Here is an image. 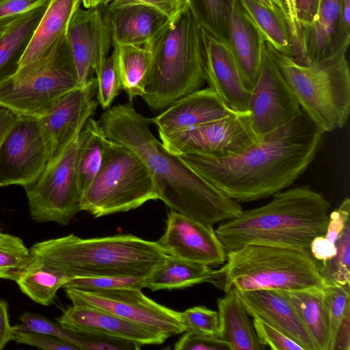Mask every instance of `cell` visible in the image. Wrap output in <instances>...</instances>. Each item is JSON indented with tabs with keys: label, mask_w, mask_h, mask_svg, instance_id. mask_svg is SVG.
<instances>
[{
	"label": "cell",
	"mask_w": 350,
	"mask_h": 350,
	"mask_svg": "<svg viewBox=\"0 0 350 350\" xmlns=\"http://www.w3.org/2000/svg\"><path fill=\"white\" fill-rule=\"evenodd\" d=\"M49 161L38 119L16 116L0 146L2 186L25 187L35 182Z\"/></svg>",
	"instance_id": "14"
},
{
	"label": "cell",
	"mask_w": 350,
	"mask_h": 350,
	"mask_svg": "<svg viewBox=\"0 0 350 350\" xmlns=\"http://www.w3.org/2000/svg\"><path fill=\"white\" fill-rule=\"evenodd\" d=\"M108 140L98 120L88 118L79 134L76 159L77 180L81 196L101 166Z\"/></svg>",
	"instance_id": "31"
},
{
	"label": "cell",
	"mask_w": 350,
	"mask_h": 350,
	"mask_svg": "<svg viewBox=\"0 0 350 350\" xmlns=\"http://www.w3.org/2000/svg\"><path fill=\"white\" fill-rule=\"evenodd\" d=\"M266 204L219 223L215 230L226 252L247 244L278 245L310 250L323 236L329 202L308 185L275 193Z\"/></svg>",
	"instance_id": "4"
},
{
	"label": "cell",
	"mask_w": 350,
	"mask_h": 350,
	"mask_svg": "<svg viewBox=\"0 0 350 350\" xmlns=\"http://www.w3.org/2000/svg\"><path fill=\"white\" fill-rule=\"evenodd\" d=\"M29 266L64 282L79 277L147 276L165 260L157 241L132 234L82 239L72 234L35 243Z\"/></svg>",
	"instance_id": "3"
},
{
	"label": "cell",
	"mask_w": 350,
	"mask_h": 350,
	"mask_svg": "<svg viewBox=\"0 0 350 350\" xmlns=\"http://www.w3.org/2000/svg\"><path fill=\"white\" fill-rule=\"evenodd\" d=\"M73 305L105 310L122 319L151 329L167 338L186 332L182 312L161 305L138 288L107 291L64 288Z\"/></svg>",
	"instance_id": "11"
},
{
	"label": "cell",
	"mask_w": 350,
	"mask_h": 350,
	"mask_svg": "<svg viewBox=\"0 0 350 350\" xmlns=\"http://www.w3.org/2000/svg\"><path fill=\"white\" fill-rule=\"evenodd\" d=\"M5 233L2 232L0 230V241L5 236Z\"/></svg>",
	"instance_id": "54"
},
{
	"label": "cell",
	"mask_w": 350,
	"mask_h": 350,
	"mask_svg": "<svg viewBox=\"0 0 350 350\" xmlns=\"http://www.w3.org/2000/svg\"><path fill=\"white\" fill-rule=\"evenodd\" d=\"M266 46L301 110L321 133L342 129L350 110V71L345 55L325 63L302 64Z\"/></svg>",
	"instance_id": "7"
},
{
	"label": "cell",
	"mask_w": 350,
	"mask_h": 350,
	"mask_svg": "<svg viewBox=\"0 0 350 350\" xmlns=\"http://www.w3.org/2000/svg\"><path fill=\"white\" fill-rule=\"evenodd\" d=\"M295 1L301 29L311 26L316 21L320 0H295Z\"/></svg>",
	"instance_id": "46"
},
{
	"label": "cell",
	"mask_w": 350,
	"mask_h": 350,
	"mask_svg": "<svg viewBox=\"0 0 350 350\" xmlns=\"http://www.w3.org/2000/svg\"><path fill=\"white\" fill-rule=\"evenodd\" d=\"M29 250L18 237L6 234L0 241V279L16 282L27 268Z\"/></svg>",
	"instance_id": "35"
},
{
	"label": "cell",
	"mask_w": 350,
	"mask_h": 350,
	"mask_svg": "<svg viewBox=\"0 0 350 350\" xmlns=\"http://www.w3.org/2000/svg\"><path fill=\"white\" fill-rule=\"evenodd\" d=\"M258 1H260V3H262V4H264L265 5L270 8L271 9L279 12L277 10L276 8L275 7L272 0H258Z\"/></svg>",
	"instance_id": "53"
},
{
	"label": "cell",
	"mask_w": 350,
	"mask_h": 350,
	"mask_svg": "<svg viewBox=\"0 0 350 350\" xmlns=\"http://www.w3.org/2000/svg\"><path fill=\"white\" fill-rule=\"evenodd\" d=\"M105 0H81V3L85 9H89L103 5Z\"/></svg>",
	"instance_id": "52"
},
{
	"label": "cell",
	"mask_w": 350,
	"mask_h": 350,
	"mask_svg": "<svg viewBox=\"0 0 350 350\" xmlns=\"http://www.w3.org/2000/svg\"><path fill=\"white\" fill-rule=\"evenodd\" d=\"M159 135L165 148L178 156L189 153L224 157L260 140L252 128L249 112H234L191 129Z\"/></svg>",
	"instance_id": "12"
},
{
	"label": "cell",
	"mask_w": 350,
	"mask_h": 350,
	"mask_svg": "<svg viewBox=\"0 0 350 350\" xmlns=\"http://www.w3.org/2000/svg\"><path fill=\"white\" fill-rule=\"evenodd\" d=\"M151 44L154 63L142 98L150 109L164 110L205 82L201 27L189 8Z\"/></svg>",
	"instance_id": "6"
},
{
	"label": "cell",
	"mask_w": 350,
	"mask_h": 350,
	"mask_svg": "<svg viewBox=\"0 0 350 350\" xmlns=\"http://www.w3.org/2000/svg\"><path fill=\"white\" fill-rule=\"evenodd\" d=\"M105 7L113 45L151 44L171 21L142 5Z\"/></svg>",
	"instance_id": "24"
},
{
	"label": "cell",
	"mask_w": 350,
	"mask_h": 350,
	"mask_svg": "<svg viewBox=\"0 0 350 350\" xmlns=\"http://www.w3.org/2000/svg\"><path fill=\"white\" fill-rule=\"evenodd\" d=\"M281 292L293 305L309 334L315 350H330V317L323 293Z\"/></svg>",
	"instance_id": "29"
},
{
	"label": "cell",
	"mask_w": 350,
	"mask_h": 350,
	"mask_svg": "<svg viewBox=\"0 0 350 350\" xmlns=\"http://www.w3.org/2000/svg\"><path fill=\"white\" fill-rule=\"evenodd\" d=\"M49 1L28 11L0 31V84L18 70L20 62Z\"/></svg>",
	"instance_id": "26"
},
{
	"label": "cell",
	"mask_w": 350,
	"mask_h": 350,
	"mask_svg": "<svg viewBox=\"0 0 350 350\" xmlns=\"http://www.w3.org/2000/svg\"><path fill=\"white\" fill-rule=\"evenodd\" d=\"M98 122L109 139L129 147L144 161L153 176L159 200L170 210L211 226L243 211L239 202L170 152L151 132L152 118L137 112L133 103L107 109Z\"/></svg>",
	"instance_id": "2"
},
{
	"label": "cell",
	"mask_w": 350,
	"mask_h": 350,
	"mask_svg": "<svg viewBox=\"0 0 350 350\" xmlns=\"http://www.w3.org/2000/svg\"><path fill=\"white\" fill-rule=\"evenodd\" d=\"M80 86L66 32L45 55L19 68L0 84V106L16 116L39 118Z\"/></svg>",
	"instance_id": "8"
},
{
	"label": "cell",
	"mask_w": 350,
	"mask_h": 350,
	"mask_svg": "<svg viewBox=\"0 0 350 350\" xmlns=\"http://www.w3.org/2000/svg\"><path fill=\"white\" fill-rule=\"evenodd\" d=\"M66 37L78 79L83 85L98 74L113 46L105 5L79 8L68 24Z\"/></svg>",
	"instance_id": "15"
},
{
	"label": "cell",
	"mask_w": 350,
	"mask_h": 350,
	"mask_svg": "<svg viewBox=\"0 0 350 350\" xmlns=\"http://www.w3.org/2000/svg\"><path fill=\"white\" fill-rule=\"evenodd\" d=\"M81 0H50L31 40L20 62L19 68L45 55L66 32L68 24Z\"/></svg>",
	"instance_id": "27"
},
{
	"label": "cell",
	"mask_w": 350,
	"mask_h": 350,
	"mask_svg": "<svg viewBox=\"0 0 350 350\" xmlns=\"http://www.w3.org/2000/svg\"><path fill=\"white\" fill-rule=\"evenodd\" d=\"M146 276L103 275L79 277L70 280L62 287L83 291H107L122 288H145Z\"/></svg>",
	"instance_id": "37"
},
{
	"label": "cell",
	"mask_w": 350,
	"mask_h": 350,
	"mask_svg": "<svg viewBox=\"0 0 350 350\" xmlns=\"http://www.w3.org/2000/svg\"><path fill=\"white\" fill-rule=\"evenodd\" d=\"M238 1L265 43L278 52L295 59L294 43L284 18L258 0Z\"/></svg>",
	"instance_id": "32"
},
{
	"label": "cell",
	"mask_w": 350,
	"mask_h": 350,
	"mask_svg": "<svg viewBox=\"0 0 350 350\" xmlns=\"http://www.w3.org/2000/svg\"><path fill=\"white\" fill-rule=\"evenodd\" d=\"M122 90L129 102L136 96L143 97L154 63L152 44H114Z\"/></svg>",
	"instance_id": "28"
},
{
	"label": "cell",
	"mask_w": 350,
	"mask_h": 350,
	"mask_svg": "<svg viewBox=\"0 0 350 350\" xmlns=\"http://www.w3.org/2000/svg\"><path fill=\"white\" fill-rule=\"evenodd\" d=\"M350 349V306H349L338 327L332 350Z\"/></svg>",
	"instance_id": "48"
},
{
	"label": "cell",
	"mask_w": 350,
	"mask_h": 350,
	"mask_svg": "<svg viewBox=\"0 0 350 350\" xmlns=\"http://www.w3.org/2000/svg\"><path fill=\"white\" fill-rule=\"evenodd\" d=\"M275 7L286 20L291 31L295 33L300 29L295 0H272Z\"/></svg>",
	"instance_id": "47"
},
{
	"label": "cell",
	"mask_w": 350,
	"mask_h": 350,
	"mask_svg": "<svg viewBox=\"0 0 350 350\" xmlns=\"http://www.w3.org/2000/svg\"><path fill=\"white\" fill-rule=\"evenodd\" d=\"M16 118V116L10 109L0 106V146Z\"/></svg>",
	"instance_id": "50"
},
{
	"label": "cell",
	"mask_w": 350,
	"mask_h": 350,
	"mask_svg": "<svg viewBox=\"0 0 350 350\" xmlns=\"http://www.w3.org/2000/svg\"><path fill=\"white\" fill-rule=\"evenodd\" d=\"M134 4L150 8L171 21L178 18L189 7L187 0H105L103 5L120 7Z\"/></svg>",
	"instance_id": "42"
},
{
	"label": "cell",
	"mask_w": 350,
	"mask_h": 350,
	"mask_svg": "<svg viewBox=\"0 0 350 350\" xmlns=\"http://www.w3.org/2000/svg\"><path fill=\"white\" fill-rule=\"evenodd\" d=\"M169 256L209 267L224 264L226 251L213 226L174 211L167 215L166 228L157 241Z\"/></svg>",
	"instance_id": "17"
},
{
	"label": "cell",
	"mask_w": 350,
	"mask_h": 350,
	"mask_svg": "<svg viewBox=\"0 0 350 350\" xmlns=\"http://www.w3.org/2000/svg\"><path fill=\"white\" fill-rule=\"evenodd\" d=\"M155 200L157 188L147 165L129 147L109 139L101 166L81 196V211L99 217Z\"/></svg>",
	"instance_id": "9"
},
{
	"label": "cell",
	"mask_w": 350,
	"mask_h": 350,
	"mask_svg": "<svg viewBox=\"0 0 350 350\" xmlns=\"http://www.w3.org/2000/svg\"><path fill=\"white\" fill-rule=\"evenodd\" d=\"M12 340L18 344L29 345L45 350H79L76 346L60 338L25 329L19 324L12 326Z\"/></svg>",
	"instance_id": "41"
},
{
	"label": "cell",
	"mask_w": 350,
	"mask_h": 350,
	"mask_svg": "<svg viewBox=\"0 0 350 350\" xmlns=\"http://www.w3.org/2000/svg\"><path fill=\"white\" fill-rule=\"evenodd\" d=\"M48 0H0V31L28 11Z\"/></svg>",
	"instance_id": "45"
},
{
	"label": "cell",
	"mask_w": 350,
	"mask_h": 350,
	"mask_svg": "<svg viewBox=\"0 0 350 350\" xmlns=\"http://www.w3.org/2000/svg\"><path fill=\"white\" fill-rule=\"evenodd\" d=\"M253 325L262 344L273 350H304L297 342L265 322L253 318Z\"/></svg>",
	"instance_id": "43"
},
{
	"label": "cell",
	"mask_w": 350,
	"mask_h": 350,
	"mask_svg": "<svg viewBox=\"0 0 350 350\" xmlns=\"http://www.w3.org/2000/svg\"><path fill=\"white\" fill-rule=\"evenodd\" d=\"M350 286L329 284L323 293L327 304L331 326V347L332 350L338 327L350 306Z\"/></svg>",
	"instance_id": "40"
},
{
	"label": "cell",
	"mask_w": 350,
	"mask_h": 350,
	"mask_svg": "<svg viewBox=\"0 0 350 350\" xmlns=\"http://www.w3.org/2000/svg\"><path fill=\"white\" fill-rule=\"evenodd\" d=\"M8 308L7 302L0 299V350L12 340V326L9 321Z\"/></svg>",
	"instance_id": "49"
},
{
	"label": "cell",
	"mask_w": 350,
	"mask_h": 350,
	"mask_svg": "<svg viewBox=\"0 0 350 350\" xmlns=\"http://www.w3.org/2000/svg\"><path fill=\"white\" fill-rule=\"evenodd\" d=\"M19 320L21 321L19 325L25 329L57 337L76 346L79 349H132V345L130 342L75 332L62 327L57 322L51 321L45 317L31 312L23 313Z\"/></svg>",
	"instance_id": "33"
},
{
	"label": "cell",
	"mask_w": 350,
	"mask_h": 350,
	"mask_svg": "<svg viewBox=\"0 0 350 350\" xmlns=\"http://www.w3.org/2000/svg\"><path fill=\"white\" fill-rule=\"evenodd\" d=\"M78 137L79 135L59 157L47 163L35 182L24 187L35 221L66 226L81 211L76 174Z\"/></svg>",
	"instance_id": "10"
},
{
	"label": "cell",
	"mask_w": 350,
	"mask_h": 350,
	"mask_svg": "<svg viewBox=\"0 0 350 350\" xmlns=\"http://www.w3.org/2000/svg\"><path fill=\"white\" fill-rule=\"evenodd\" d=\"M219 338L230 350H264L267 349L254 329L237 291L232 289L217 299Z\"/></svg>",
	"instance_id": "25"
},
{
	"label": "cell",
	"mask_w": 350,
	"mask_h": 350,
	"mask_svg": "<svg viewBox=\"0 0 350 350\" xmlns=\"http://www.w3.org/2000/svg\"><path fill=\"white\" fill-rule=\"evenodd\" d=\"M234 112L217 93L208 87L178 99L152 118L159 133L191 129L224 118Z\"/></svg>",
	"instance_id": "21"
},
{
	"label": "cell",
	"mask_w": 350,
	"mask_h": 350,
	"mask_svg": "<svg viewBox=\"0 0 350 350\" xmlns=\"http://www.w3.org/2000/svg\"><path fill=\"white\" fill-rule=\"evenodd\" d=\"M230 0H187L200 27L216 38L228 43Z\"/></svg>",
	"instance_id": "34"
},
{
	"label": "cell",
	"mask_w": 350,
	"mask_h": 350,
	"mask_svg": "<svg viewBox=\"0 0 350 350\" xmlns=\"http://www.w3.org/2000/svg\"><path fill=\"white\" fill-rule=\"evenodd\" d=\"M176 350H230L228 345L219 337L201 336L189 332L183 333L174 344Z\"/></svg>",
	"instance_id": "44"
},
{
	"label": "cell",
	"mask_w": 350,
	"mask_h": 350,
	"mask_svg": "<svg viewBox=\"0 0 350 350\" xmlns=\"http://www.w3.org/2000/svg\"><path fill=\"white\" fill-rule=\"evenodd\" d=\"M0 187H2V185H1V183H0Z\"/></svg>",
	"instance_id": "55"
},
{
	"label": "cell",
	"mask_w": 350,
	"mask_h": 350,
	"mask_svg": "<svg viewBox=\"0 0 350 350\" xmlns=\"http://www.w3.org/2000/svg\"><path fill=\"white\" fill-rule=\"evenodd\" d=\"M216 269L167 255L165 262L145 278V288L152 291L184 288L210 282Z\"/></svg>",
	"instance_id": "30"
},
{
	"label": "cell",
	"mask_w": 350,
	"mask_h": 350,
	"mask_svg": "<svg viewBox=\"0 0 350 350\" xmlns=\"http://www.w3.org/2000/svg\"><path fill=\"white\" fill-rule=\"evenodd\" d=\"M228 44L250 92L259 75L265 42L238 0L229 1Z\"/></svg>",
	"instance_id": "23"
},
{
	"label": "cell",
	"mask_w": 350,
	"mask_h": 350,
	"mask_svg": "<svg viewBox=\"0 0 350 350\" xmlns=\"http://www.w3.org/2000/svg\"><path fill=\"white\" fill-rule=\"evenodd\" d=\"M237 293L250 317L277 329L304 350H315L312 340L293 305L281 291L260 289L237 291Z\"/></svg>",
	"instance_id": "22"
},
{
	"label": "cell",
	"mask_w": 350,
	"mask_h": 350,
	"mask_svg": "<svg viewBox=\"0 0 350 350\" xmlns=\"http://www.w3.org/2000/svg\"><path fill=\"white\" fill-rule=\"evenodd\" d=\"M301 111L265 44L259 75L250 91L248 111L254 133L260 139L293 120Z\"/></svg>",
	"instance_id": "13"
},
{
	"label": "cell",
	"mask_w": 350,
	"mask_h": 350,
	"mask_svg": "<svg viewBox=\"0 0 350 350\" xmlns=\"http://www.w3.org/2000/svg\"><path fill=\"white\" fill-rule=\"evenodd\" d=\"M96 77L97 79L96 100L103 109H107L110 107L116 97L122 90L116 54L113 50L106 59Z\"/></svg>",
	"instance_id": "38"
},
{
	"label": "cell",
	"mask_w": 350,
	"mask_h": 350,
	"mask_svg": "<svg viewBox=\"0 0 350 350\" xmlns=\"http://www.w3.org/2000/svg\"><path fill=\"white\" fill-rule=\"evenodd\" d=\"M350 33L342 21V0H320L314 23L300 36L301 64H321L346 55Z\"/></svg>",
	"instance_id": "20"
},
{
	"label": "cell",
	"mask_w": 350,
	"mask_h": 350,
	"mask_svg": "<svg viewBox=\"0 0 350 350\" xmlns=\"http://www.w3.org/2000/svg\"><path fill=\"white\" fill-rule=\"evenodd\" d=\"M204 79L226 105L237 112H249L245 88L233 53L226 42L201 28Z\"/></svg>",
	"instance_id": "19"
},
{
	"label": "cell",
	"mask_w": 350,
	"mask_h": 350,
	"mask_svg": "<svg viewBox=\"0 0 350 350\" xmlns=\"http://www.w3.org/2000/svg\"><path fill=\"white\" fill-rule=\"evenodd\" d=\"M322 135L301 111L291 122L237 154L179 157L229 198L252 202L271 196L295 182L314 160Z\"/></svg>",
	"instance_id": "1"
},
{
	"label": "cell",
	"mask_w": 350,
	"mask_h": 350,
	"mask_svg": "<svg viewBox=\"0 0 350 350\" xmlns=\"http://www.w3.org/2000/svg\"><path fill=\"white\" fill-rule=\"evenodd\" d=\"M336 246V254L324 265L319 263L321 273L329 284L350 286V221Z\"/></svg>",
	"instance_id": "36"
},
{
	"label": "cell",
	"mask_w": 350,
	"mask_h": 350,
	"mask_svg": "<svg viewBox=\"0 0 350 350\" xmlns=\"http://www.w3.org/2000/svg\"><path fill=\"white\" fill-rule=\"evenodd\" d=\"M55 321L75 332L131 342L139 347L161 345L167 339L151 329L105 310L85 306L72 304Z\"/></svg>",
	"instance_id": "18"
},
{
	"label": "cell",
	"mask_w": 350,
	"mask_h": 350,
	"mask_svg": "<svg viewBox=\"0 0 350 350\" xmlns=\"http://www.w3.org/2000/svg\"><path fill=\"white\" fill-rule=\"evenodd\" d=\"M342 21L345 31L350 33V0H342Z\"/></svg>",
	"instance_id": "51"
},
{
	"label": "cell",
	"mask_w": 350,
	"mask_h": 350,
	"mask_svg": "<svg viewBox=\"0 0 350 350\" xmlns=\"http://www.w3.org/2000/svg\"><path fill=\"white\" fill-rule=\"evenodd\" d=\"M209 283L227 293L273 289L324 293L329 284L310 250L278 245L247 244L228 252Z\"/></svg>",
	"instance_id": "5"
},
{
	"label": "cell",
	"mask_w": 350,
	"mask_h": 350,
	"mask_svg": "<svg viewBox=\"0 0 350 350\" xmlns=\"http://www.w3.org/2000/svg\"><path fill=\"white\" fill-rule=\"evenodd\" d=\"M96 77L62 96L44 116L38 118L47 150L49 163L55 160L79 135L98 106L94 96Z\"/></svg>",
	"instance_id": "16"
},
{
	"label": "cell",
	"mask_w": 350,
	"mask_h": 350,
	"mask_svg": "<svg viewBox=\"0 0 350 350\" xmlns=\"http://www.w3.org/2000/svg\"><path fill=\"white\" fill-rule=\"evenodd\" d=\"M182 312L186 332L194 334L219 337V316L205 306H194Z\"/></svg>",
	"instance_id": "39"
}]
</instances>
